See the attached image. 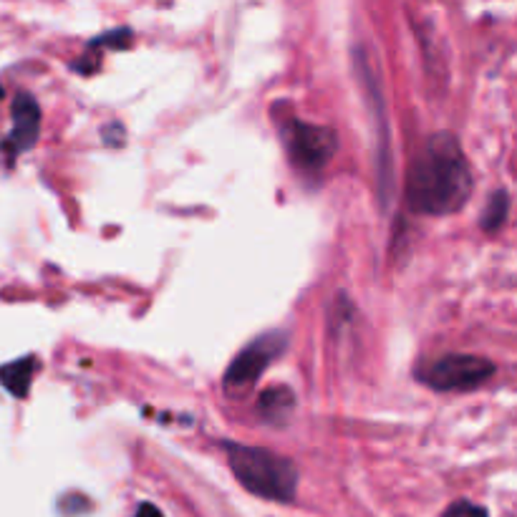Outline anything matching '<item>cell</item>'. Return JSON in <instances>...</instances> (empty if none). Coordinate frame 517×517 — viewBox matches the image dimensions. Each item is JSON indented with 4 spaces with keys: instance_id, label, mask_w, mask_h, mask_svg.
<instances>
[{
    "instance_id": "obj_1",
    "label": "cell",
    "mask_w": 517,
    "mask_h": 517,
    "mask_svg": "<svg viewBox=\"0 0 517 517\" xmlns=\"http://www.w3.org/2000/svg\"><path fill=\"white\" fill-rule=\"evenodd\" d=\"M475 175L460 139L452 132L427 136L407 172V204L417 215L447 218L472 197Z\"/></svg>"
},
{
    "instance_id": "obj_2",
    "label": "cell",
    "mask_w": 517,
    "mask_h": 517,
    "mask_svg": "<svg viewBox=\"0 0 517 517\" xmlns=\"http://www.w3.org/2000/svg\"><path fill=\"white\" fill-rule=\"evenodd\" d=\"M232 475L247 492L272 503H293L298 495V467L278 452L250 447V444H225Z\"/></svg>"
},
{
    "instance_id": "obj_3",
    "label": "cell",
    "mask_w": 517,
    "mask_h": 517,
    "mask_svg": "<svg viewBox=\"0 0 517 517\" xmlns=\"http://www.w3.org/2000/svg\"><path fill=\"white\" fill-rule=\"evenodd\" d=\"M280 139L288 157L298 172L315 175L326 169L328 162L339 150V134L323 124H308L300 119H290L280 129Z\"/></svg>"
},
{
    "instance_id": "obj_4",
    "label": "cell",
    "mask_w": 517,
    "mask_h": 517,
    "mask_svg": "<svg viewBox=\"0 0 517 517\" xmlns=\"http://www.w3.org/2000/svg\"><path fill=\"white\" fill-rule=\"evenodd\" d=\"M497 366L475 354H447L417 371V379L435 392H472L495 376Z\"/></svg>"
},
{
    "instance_id": "obj_5",
    "label": "cell",
    "mask_w": 517,
    "mask_h": 517,
    "mask_svg": "<svg viewBox=\"0 0 517 517\" xmlns=\"http://www.w3.org/2000/svg\"><path fill=\"white\" fill-rule=\"evenodd\" d=\"M286 346L288 336L283 331H268V333L250 340L246 349L232 358L230 366L225 371V379H222L225 392L243 394L268 371L272 361L286 351Z\"/></svg>"
},
{
    "instance_id": "obj_6",
    "label": "cell",
    "mask_w": 517,
    "mask_h": 517,
    "mask_svg": "<svg viewBox=\"0 0 517 517\" xmlns=\"http://www.w3.org/2000/svg\"><path fill=\"white\" fill-rule=\"evenodd\" d=\"M11 116H13V129L5 136L3 150L8 151L11 159H15L18 154L33 150L41 136V107H39L36 96L18 91L11 104Z\"/></svg>"
},
{
    "instance_id": "obj_7",
    "label": "cell",
    "mask_w": 517,
    "mask_h": 517,
    "mask_svg": "<svg viewBox=\"0 0 517 517\" xmlns=\"http://www.w3.org/2000/svg\"><path fill=\"white\" fill-rule=\"evenodd\" d=\"M39 366H41V364H39L36 356H23V358H15V361L3 364V366H0V386H3L8 394H13L15 399H26Z\"/></svg>"
},
{
    "instance_id": "obj_8",
    "label": "cell",
    "mask_w": 517,
    "mask_h": 517,
    "mask_svg": "<svg viewBox=\"0 0 517 517\" xmlns=\"http://www.w3.org/2000/svg\"><path fill=\"white\" fill-rule=\"evenodd\" d=\"M293 407H296V396H293V392L286 389V386L268 389V392H263L258 399L260 414H263L265 419H271V422L286 419L288 414L293 411Z\"/></svg>"
},
{
    "instance_id": "obj_9",
    "label": "cell",
    "mask_w": 517,
    "mask_h": 517,
    "mask_svg": "<svg viewBox=\"0 0 517 517\" xmlns=\"http://www.w3.org/2000/svg\"><path fill=\"white\" fill-rule=\"evenodd\" d=\"M507 212H510V194L504 190L492 192L490 200L485 204V212H482V218H479V225H482V230L495 232L503 228V222L507 220Z\"/></svg>"
},
{
    "instance_id": "obj_10",
    "label": "cell",
    "mask_w": 517,
    "mask_h": 517,
    "mask_svg": "<svg viewBox=\"0 0 517 517\" xmlns=\"http://www.w3.org/2000/svg\"><path fill=\"white\" fill-rule=\"evenodd\" d=\"M132 41H134L132 28H116V30H109V33H101V36L91 39L89 48H129Z\"/></svg>"
},
{
    "instance_id": "obj_11",
    "label": "cell",
    "mask_w": 517,
    "mask_h": 517,
    "mask_svg": "<svg viewBox=\"0 0 517 517\" xmlns=\"http://www.w3.org/2000/svg\"><path fill=\"white\" fill-rule=\"evenodd\" d=\"M444 517H490L482 504L470 503V500H457L444 510Z\"/></svg>"
},
{
    "instance_id": "obj_12",
    "label": "cell",
    "mask_w": 517,
    "mask_h": 517,
    "mask_svg": "<svg viewBox=\"0 0 517 517\" xmlns=\"http://www.w3.org/2000/svg\"><path fill=\"white\" fill-rule=\"evenodd\" d=\"M101 136H104V144H114V147H122L124 136H126V129H124L119 122H109L104 129H101Z\"/></svg>"
},
{
    "instance_id": "obj_13",
    "label": "cell",
    "mask_w": 517,
    "mask_h": 517,
    "mask_svg": "<svg viewBox=\"0 0 517 517\" xmlns=\"http://www.w3.org/2000/svg\"><path fill=\"white\" fill-rule=\"evenodd\" d=\"M134 517H164V513L157 507V504L151 503H142L136 507V515Z\"/></svg>"
},
{
    "instance_id": "obj_14",
    "label": "cell",
    "mask_w": 517,
    "mask_h": 517,
    "mask_svg": "<svg viewBox=\"0 0 517 517\" xmlns=\"http://www.w3.org/2000/svg\"><path fill=\"white\" fill-rule=\"evenodd\" d=\"M3 96H5V89H3V86H0V99H3Z\"/></svg>"
}]
</instances>
